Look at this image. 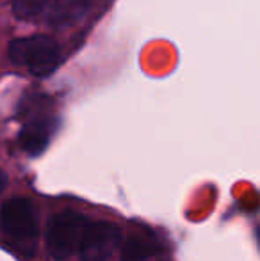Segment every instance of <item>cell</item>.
I'll list each match as a JSON object with an SVG mask.
<instances>
[{"label":"cell","instance_id":"1","mask_svg":"<svg viewBox=\"0 0 260 261\" xmlns=\"http://www.w3.org/2000/svg\"><path fill=\"white\" fill-rule=\"evenodd\" d=\"M9 57L14 64L25 66L32 75L45 76L61 62V48L49 36H31L11 41Z\"/></svg>","mask_w":260,"mask_h":261},{"label":"cell","instance_id":"2","mask_svg":"<svg viewBox=\"0 0 260 261\" xmlns=\"http://www.w3.org/2000/svg\"><path fill=\"white\" fill-rule=\"evenodd\" d=\"M89 220L72 210L54 215L46 227V247L54 259L64 261L79 252Z\"/></svg>","mask_w":260,"mask_h":261},{"label":"cell","instance_id":"3","mask_svg":"<svg viewBox=\"0 0 260 261\" xmlns=\"http://www.w3.org/2000/svg\"><path fill=\"white\" fill-rule=\"evenodd\" d=\"M0 227L9 238L29 242L38 237V220L27 199H9L0 208Z\"/></svg>","mask_w":260,"mask_h":261},{"label":"cell","instance_id":"4","mask_svg":"<svg viewBox=\"0 0 260 261\" xmlns=\"http://www.w3.org/2000/svg\"><path fill=\"white\" fill-rule=\"evenodd\" d=\"M122 231L111 222H93L80 242V261H107L120 247Z\"/></svg>","mask_w":260,"mask_h":261},{"label":"cell","instance_id":"5","mask_svg":"<svg viewBox=\"0 0 260 261\" xmlns=\"http://www.w3.org/2000/svg\"><path fill=\"white\" fill-rule=\"evenodd\" d=\"M87 0H50L43 20L52 27H68L87 13Z\"/></svg>","mask_w":260,"mask_h":261},{"label":"cell","instance_id":"6","mask_svg":"<svg viewBox=\"0 0 260 261\" xmlns=\"http://www.w3.org/2000/svg\"><path fill=\"white\" fill-rule=\"evenodd\" d=\"M52 121L46 117L32 119L23 126L20 134V144L29 155H39L49 146L50 135H52Z\"/></svg>","mask_w":260,"mask_h":261},{"label":"cell","instance_id":"7","mask_svg":"<svg viewBox=\"0 0 260 261\" xmlns=\"http://www.w3.org/2000/svg\"><path fill=\"white\" fill-rule=\"evenodd\" d=\"M160 251L159 244L150 237H130L122 245V261H145Z\"/></svg>","mask_w":260,"mask_h":261},{"label":"cell","instance_id":"8","mask_svg":"<svg viewBox=\"0 0 260 261\" xmlns=\"http://www.w3.org/2000/svg\"><path fill=\"white\" fill-rule=\"evenodd\" d=\"M50 0H13V14L20 20H43Z\"/></svg>","mask_w":260,"mask_h":261},{"label":"cell","instance_id":"9","mask_svg":"<svg viewBox=\"0 0 260 261\" xmlns=\"http://www.w3.org/2000/svg\"><path fill=\"white\" fill-rule=\"evenodd\" d=\"M6 185H7V176H6V172L0 169V192L6 189Z\"/></svg>","mask_w":260,"mask_h":261},{"label":"cell","instance_id":"10","mask_svg":"<svg viewBox=\"0 0 260 261\" xmlns=\"http://www.w3.org/2000/svg\"><path fill=\"white\" fill-rule=\"evenodd\" d=\"M257 237H258V244H260V227H258V231H257Z\"/></svg>","mask_w":260,"mask_h":261}]
</instances>
